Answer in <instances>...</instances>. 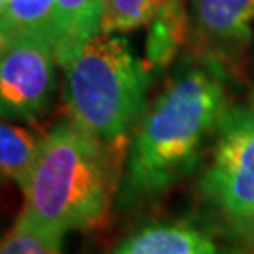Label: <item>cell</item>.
<instances>
[{"mask_svg":"<svg viewBox=\"0 0 254 254\" xmlns=\"http://www.w3.org/2000/svg\"><path fill=\"white\" fill-rule=\"evenodd\" d=\"M228 113L224 81L211 66H192L168 85L143 115L128 153L125 189L151 198L190 172L203 139Z\"/></svg>","mask_w":254,"mask_h":254,"instance_id":"cell-1","label":"cell"},{"mask_svg":"<svg viewBox=\"0 0 254 254\" xmlns=\"http://www.w3.org/2000/svg\"><path fill=\"white\" fill-rule=\"evenodd\" d=\"M21 192L23 213L55 236L98 226L111 198L106 143L72 121L57 125L42 137Z\"/></svg>","mask_w":254,"mask_h":254,"instance_id":"cell-2","label":"cell"},{"mask_svg":"<svg viewBox=\"0 0 254 254\" xmlns=\"http://www.w3.org/2000/svg\"><path fill=\"white\" fill-rule=\"evenodd\" d=\"M64 68L70 121L106 145L125 139L141 117L151 83L127 40L100 32Z\"/></svg>","mask_w":254,"mask_h":254,"instance_id":"cell-3","label":"cell"},{"mask_svg":"<svg viewBox=\"0 0 254 254\" xmlns=\"http://www.w3.org/2000/svg\"><path fill=\"white\" fill-rule=\"evenodd\" d=\"M203 190L239 226L254 218V108L228 109Z\"/></svg>","mask_w":254,"mask_h":254,"instance_id":"cell-4","label":"cell"},{"mask_svg":"<svg viewBox=\"0 0 254 254\" xmlns=\"http://www.w3.org/2000/svg\"><path fill=\"white\" fill-rule=\"evenodd\" d=\"M55 47L42 40L2 44L0 102L4 119H34L49 104L55 87Z\"/></svg>","mask_w":254,"mask_h":254,"instance_id":"cell-5","label":"cell"},{"mask_svg":"<svg viewBox=\"0 0 254 254\" xmlns=\"http://www.w3.org/2000/svg\"><path fill=\"white\" fill-rule=\"evenodd\" d=\"M190 27L203 47L230 53L253 36L254 0H190Z\"/></svg>","mask_w":254,"mask_h":254,"instance_id":"cell-6","label":"cell"},{"mask_svg":"<svg viewBox=\"0 0 254 254\" xmlns=\"http://www.w3.org/2000/svg\"><path fill=\"white\" fill-rule=\"evenodd\" d=\"M113 254H226L198 228L189 224H151L128 236Z\"/></svg>","mask_w":254,"mask_h":254,"instance_id":"cell-7","label":"cell"},{"mask_svg":"<svg viewBox=\"0 0 254 254\" xmlns=\"http://www.w3.org/2000/svg\"><path fill=\"white\" fill-rule=\"evenodd\" d=\"M104 8L106 0H57L55 53L61 66H66L102 32Z\"/></svg>","mask_w":254,"mask_h":254,"instance_id":"cell-8","label":"cell"},{"mask_svg":"<svg viewBox=\"0 0 254 254\" xmlns=\"http://www.w3.org/2000/svg\"><path fill=\"white\" fill-rule=\"evenodd\" d=\"M0 40H42L55 47L57 0H0Z\"/></svg>","mask_w":254,"mask_h":254,"instance_id":"cell-9","label":"cell"},{"mask_svg":"<svg viewBox=\"0 0 254 254\" xmlns=\"http://www.w3.org/2000/svg\"><path fill=\"white\" fill-rule=\"evenodd\" d=\"M42 137L23 127L2 123L0 127V168L8 177L23 189L38 160Z\"/></svg>","mask_w":254,"mask_h":254,"instance_id":"cell-10","label":"cell"},{"mask_svg":"<svg viewBox=\"0 0 254 254\" xmlns=\"http://www.w3.org/2000/svg\"><path fill=\"white\" fill-rule=\"evenodd\" d=\"M185 25H187V19L179 0H173L170 6H166L149 23L151 28H149L147 55L151 63L162 66L172 59L181 44Z\"/></svg>","mask_w":254,"mask_h":254,"instance_id":"cell-11","label":"cell"},{"mask_svg":"<svg viewBox=\"0 0 254 254\" xmlns=\"http://www.w3.org/2000/svg\"><path fill=\"white\" fill-rule=\"evenodd\" d=\"M63 239L38 226L21 211L2 241L0 254H63Z\"/></svg>","mask_w":254,"mask_h":254,"instance_id":"cell-12","label":"cell"},{"mask_svg":"<svg viewBox=\"0 0 254 254\" xmlns=\"http://www.w3.org/2000/svg\"><path fill=\"white\" fill-rule=\"evenodd\" d=\"M173 0H106L102 32L119 34L149 25Z\"/></svg>","mask_w":254,"mask_h":254,"instance_id":"cell-13","label":"cell"},{"mask_svg":"<svg viewBox=\"0 0 254 254\" xmlns=\"http://www.w3.org/2000/svg\"><path fill=\"white\" fill-rule=\"evenodd\" d=\"M247 230H249V236H251V239H253V245H254V218L247 224Z\"/></svg>","mask_w":254,"mask_h":254,"instance_id":"cell-14","label":"cell"}]
</instances>
